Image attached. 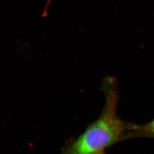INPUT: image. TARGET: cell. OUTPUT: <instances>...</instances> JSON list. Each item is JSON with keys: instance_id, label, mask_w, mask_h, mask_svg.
Wrapping results in <instances>:
<instances>
[{"instance_id": "1", "label": "cell", "mask_w": 154, "mask_h": 154, "mask_svg": "<svg viewBox=\"0 0 154 154\" xmlns=\"http://www.w3.org/2000/svg\"><path fill=\"white\" fill-rule=\"evenodd\" d=\"M107 97L100 117L77 139L69 141L60 154H94L124 141L125 134L130 130L132 124L117 116L116 95L110 93Z\"/></svg>"}, {"instance_id": "2", "label": "cell", "mask_w": 154, "mask_h": 154, "mask_svg": "<svg viewBox=\"0 0 154 154\" xmlns=\"http://www.w3.org/2000/svg\"><path fill=\"white\" fill-rule=\"evenodd\" d=\"M136 138L154 139V119L145 124H132L130 130L125 134L124 141Z\"/></svg>"}, {"instance_id": "3", "label": "cell", "mask_w": 154, "mask_h": 154, "mask_svg": "<svg viewBox=\"0 0 154 154\" xmlns=\"http://www.w3.org/2000/svg\"><path fill=\"white\" fill-rule=\"evenodd\" d=\"M51 1H52V0H48L47 3L46 4V6H45V8L44 11V12L45 13H47L48 8L49 7V5L50 4Z\"/></svg>"}, {"instance_id": "4", "label": "cell", "mask_w": 154, "mask_h": 154, "mask_svg": "<svg viewBox=\"0 0 154 154\" xmlns=\"http://www.w3.org/2000/svg\"><path fill=\"white\" fill-rule=\"evenodd\" d=\"M94 154H105V153L104 152V150H102V151L98 152L97 153H95Z\"/></svg>"}]
</instances>
